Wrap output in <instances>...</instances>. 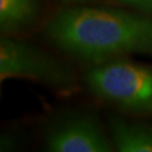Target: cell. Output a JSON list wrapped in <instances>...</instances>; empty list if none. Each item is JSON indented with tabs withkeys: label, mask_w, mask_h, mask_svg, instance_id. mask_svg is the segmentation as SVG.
<instances>
[{
	"label": "cell",
	"mask_w": 152,
	"mask_h": 152,
	"mask_svg": "<svg viewBox=\"0 0 152 152\" xmlns=\"http://www.w3.org/2000/svg\"><path fill=\"white\" fill-rule=\"evenodd\" d=\"M46 33L62 51L96 64L128 53L152 55V19L119 9L70 5L51 19Z\"/></svg>",
	"instance_id": "obj_1"
},
{
	"label": "cell",
	"mask_w": 152,
	"mask_h": 152,
	"mask_svg": "<svg viewBox=\"0 0 152 152\" xmlns=\"http://www.w3.org/2000/svg\"><path fill=\"white\" fill-rule=\"evenodd\" d=\"M86 85L96 96L127 110L152 108V69L126 60L98 64L85 75Z\"/></svg>",
	"instance_id": "obj_2"
},
{
	"label": "cell",
	"mask_w": 152,
	"mask_h": 152,
	"mask_svg": "<svg viewBox=\"0 0 152 152\" xmlns=\"http://www.w3.org/2000/svg\"><path fill=\"white\" fill-rule=\"evenodd\" d=\"M0 79L32 80L61 91H69L75 85L74 74L67 65L10 37L0 41Z\"/></svg>",
	"instance_id": "obj_3"
},
{
	"label": "cell",
	"mask_w": 152,
	"mask_h": 152,
	"mask_svg": "<svg viewBox=\"0 0 152 152\" xmlns=\"http://www.w3.org/2000/svg\"><path fill=\"white\" fill-rule=\"evenodd\" d=\"M112 147V140L89 115L64 118L46 134V150L51 152H110Z\"/></svg>",
	"instance_id": "obj_4"
},
{
	"label": "cell",
	"mask_w": 152,
	"mask_h": 152,
	"mask_svg": "<svg viewBox=\"0 0 152 152\" xmlns=\"http://www.w3.org/2000/svg\"><path fill=\"white\" fill-rule=\"evenodd\" d=\"M113 147L119 152H152V128L121 119L110 122Z\"/></svg>",
	"instance_id": "obj_5"
},
{
	"label": "cell",
	"mask_w": 152,
	"mask_h": 152,
	"mask_svg": "<svg viewBox=\"0 0 152 152\" xmlns=\"http://www.w3.org/2000/svg\"><path fill=\"white\" fill-rule=\"evenodd\" d=\"M36 0H0V28L3 33L19 31L36 18Z\"/></svg>",
	"instance_id": "obj_6"
},
{
	"label": "cell",
	"mask_w": 152,
	"mask_h": 152,
	"mask_svg": "<svg viewBox=\"0 0 152 152\" xmlns=\"http://www.w3.org/2000/svg\"><path fill=\"white\" fill-rule=\"evenodd\" d=\"M119 1L129 4V5L145 12L146 14L152 15V0H119Z\"/></svg>",
	"instance_id": "obj_7"
},
{
	"label": "cell",
	"mask_w": 152,
	"mask_h": 152,
	"mask_svg": "<svg viewBox=\"0 0 152 152\" xmlns=\"http://www.w3.org/2000/svg\"><path fill=\"white\" fill-rule=\"evenodd\" d=\"M62 3H66L67 5H80V4H89L94 0H60Z\"/></svg>",
	"instance_id": "obj_8"
}]
</instances>
